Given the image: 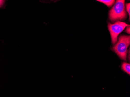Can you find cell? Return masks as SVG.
Segmentation results:
<instances>
[{
    "label": "cell",
    "mask_w": 130,
    "mask_h": 97,
    "mask_svg": "<svg viewBox=\"0 0 130 97\" xmlns=\"http://www.w3.org/2000/svg\"><path fill=\"white\" fill-rule=\"evenodd\" d=\"M130 44L129 36H121L117 43L114 46L113 50L121 59L126 60L127 48Z\"/></svg>",
    "instance_id": "6da1fadb"
},
{
    "label": "cell",
    "mask_w": 130,
    "mask_h": 97,
    "mask_svg": "<svg viewBox=\"0 0 130 97\" xmlns=\"http://www.w3.org/2000/svg\"><path fill=\"white\" fill-rule=\"evenodd\" d=\"M125 1L118 0L109 13V19L114 22L124 19L127 16L125 8Z\"/></svg>",
    "instance_id": "7a4b0ae2"
},
{
    "label": "cell",
    "mask_w": 130,
    "mask_h": 97,
    "mask_svg": "<svg viewBox=\"0 0 130 97\" xmlns=\"http://www.w3.org/2000/svg\"><path fill=\"white\" fill-rule=\"evenodd\" d=\"M129 26L125 23L118 21L114 24L108 23L109 30L111 37L112 42L113 44L116 43L117 41L118 36L122 32L126 27Z\"/></svg>",
    "instance_id": "3957f363"
},
{
    "label": "cell",
    "mask_w": 130,
    "mask_h": 97,
    "mask_svg": "<svg viewBox=\"0 0 130 97\" xmlns=\"http://www.w3.org/2000/svg\"><path fill=\"white\" fill-rule=\"evenodd\" d=\"M122 69L128 75L130 74V65L127 63H123L122 64Z\"/></svg>",
    "instance_id": "277c9868"
},
{
    "label": "cell",
    "mask_w": 130,
    "mask_h": 97,
    "mask_svg": "<svg viewBox=\"0 0 130 97\" xmlns=\"http://www.w3.org/2000/svg\"><path fill=\"white\" fill-rule=\"evenodd\" d=\"M98 1L103 3L109 7H111L114 3L115 1L114 0H98Z\"/></svg>",
    "instance_id": "5b68a950"
},
{
    "label": "cell",
    "mask_w": 130,
    "mask_h": 97,
    "mask_svg": "<svg viewBox=\"0 0 130 97\" xmlns=\"http://www.w3.org/2000/svg\"><path fill=\"white\" fill-rule=\"evenodd\" d=\"M126 9H127V11L128 13L129 16H130V4L129 3H127L126 4Z\"/></svg>",
    "instance_id": "8992f818"
},
{
    "label": "cell",
    "mask_w": 130,
    "mask_h": 97,
    "mask_svg": "<svg viewBox=\"0 0 130 97\" xmlns=\"http://www.w3.org/2000/svg\"><path fill=\"white\" fill-rule=\"evenodd\" d=\"M5 3L4 1H0V8H1Z\"/></svg>",
    "instance_id": "52a82bcc"
},
{
    "label": "cell",
    "mask_w": 130,
    "mask_h": 97,
    "mask_svg": "<svg viewBox=\"0 0 130 97\" xmlns=\"http://www.w3.org/2000/svg\"><path fill=\"white\" fill-rule=\"evenodd\" d=\"M126 32H127V33L130 34V25L128 26L127 28L126 29Z\"/></svg>",
    "instance_id": "ba28073f"
}]
</instances>
